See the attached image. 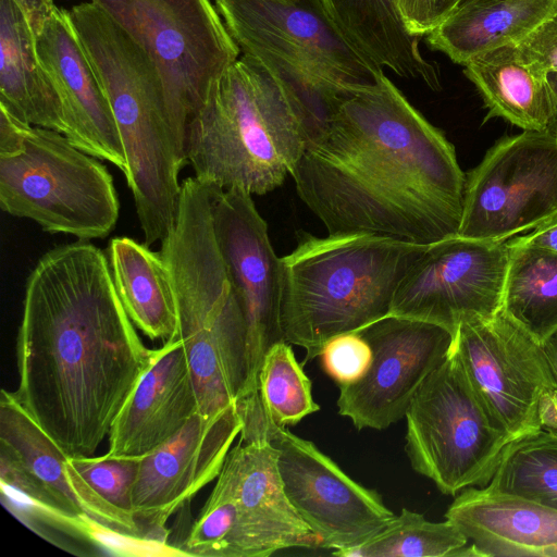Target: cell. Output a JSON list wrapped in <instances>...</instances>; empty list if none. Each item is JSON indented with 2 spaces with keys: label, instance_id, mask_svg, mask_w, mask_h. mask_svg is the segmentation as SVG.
Instances as JSON below:
<instances>
[{
  "label": "cell",
  "instance_id": "cell-16",
  "mask_svg": "<svg viewBox=\"0 0 557 557\" xmlns=\"http://www.w3.org/2000/svg\"><path fill=\"white\" fill-rule=\"evenodd\" d=\"M359 333L372 349L369 370L339 387L338 413L357 430H384L405 418L417 391L449 354L455 337L445 327L386 315Z\"/></svg>",
  "mask_w": 557,
  "mask_h": 557
},
{
  "label": "cell",
  "instance_id": "cell-36",
  "mask_svg": "<svg viewBox=\"0 0 557 557\" xmlns=\"http://www.w3.org/2000/svg\"><path fill=\"white\" fill-rule=\"evenodd\" d=\"M517 45L541 71L557 72V12Z\"/></svg>",
  "mask_w": 557,
  "mask_h": 557
},
{
  "label": "cell",
  "instance_id": "cell-8",
  "mask_svg": "<svg viewBox=\"0 0 557 557\" xmlns=\"http://www.w3.org/2000/svg\"><path fill=\"white\" fill-rule=\"evenodd\" d=\"M143 46L166 87L176 148L185 161L188 120L203 106L240 49L213 0H89Z\"/></svg>",
  "mask_w": 557,
  "mask_h": 557
},
{
  "label": "cell",
  "instance_id": "cell-23",
  "mask_svg": "<svg viewBox=\"0 0 557 557\" xmlns=\"http://www.w3.org/2000/svg\"><path fill=\"white\" fill-rule=\"evenodd\" d=\"M0 108L29 125L67 133L62 103L37 57L35 36L13 0H0Z\"/></svg>",
  "mask_w": 557,
  "mask_h": 557
},
{
  "label": "cell",
  "instance_id": "cell-5",
  "mask_svg": "<svg viewBox=\"0 0 557 557\" xmlns=\"http://www.w3.org/2000/svg\"><path fill=\"white\" fill-rule=\"evenodd\" d=\"M213 186L189 176L181 184L175 223L159 250L175 293L178 326L194 380L198 412L237 405L247 375L244 313L213 230Z\"/></svg>",
  "mask_w": 557,
  "mask_h": 557
},
{
  "label": "cell",
  "instance_id": "cell-9",
  "mask_svg": "<svg viewBox=\"0 0 557 557\" xmlns=\"http://www.w3.org/2000/svg\"><path fill=\"white\" fill-rule=\"evenodd\" d=\"M405 418L411 468L446 495L487 486L511 442L490 416L454 345L423 381Z\"/></svg>",
  "mask_w": 557,
  "mask_h": 557
},
{
  "label": "cell",
  "instance_id": "cell-21",
  "mask_svg": "<svg viewBox=\"0 0 557 557\" xmlns=\"http://www.w3.org/2000/svg\"><path fill=\"white\" fill-rule=\"evenodd\" d=\"M0 451L11 457L65 511L145 535L135 516L121 511L96 493L76 471L72 458L30 417L13 392L5 389L0 397Z\"/></svg>",
  "mask_w": 557,
  "mask_h": 557
},
{
  "label": "cell",
  "instance_id": "cell-28",
  "mask_svg": "<svg viewBox=\"0 0 557 557\" xmlns=\"http://www.w3.org/2000/svg\"><path fill=\"white\" fill-rule=\"evenodd\" d=\"M502 311L537 342L557 330V252L507 240Z\"/></svg>",
  "mask_w": 557,
  "mask_h": 557
},
{
  "label": "cell",
  "instance_id": "cell-4",
  "mask_svg": "<svg viewBox=\"0 0 557 557\" xmlns=\"http://www.w3.org/2000/svg\"><path fill=\"white\" fill-rule=\"evenodd\" d=\"M70 11L73 26L110 103L124 148L126 183L148 246L173 227L178 174L166 87L152 55L92 2Z\"/></svg>",
  "mask_w": 557,
  "mask_h": 557
},
{
  "label": "cell",
  "instance_id": "cell-7",
  "mask_svg": "<svg viewBox=\"0 0 557 557\" xmlns=\"http://www.w3.org/2000/svg\"><path fill=\"white\" fill-rule=\"evenodd\" d=\"M99 160L65 135L30 125L22 147L0 156V207L50 234L104 238L115 227L120 200Z\"/></svg>",
  "mask_w": 557,
  "mask_h": 557
},
{
  "label": "cell",
  "instance_id": "cell-24",
  "mask_svg": "<svg viewBox=\"0 0 557 557\" xmlns=\"http://www.w3.org/2000/svg\"><path fill=\"white\" fill-rule=\"evenodd\" d=\"M556 12L557 0H463L426 35V42L465 65L475 55L520 42Z\"/></svg>",
  "mask_w": 557,
  "mask_h": 557
},
{
  "label": "cell",
  "instance_id": "cell-29",
  "mask_svg": "<svg viewBox=\"0 0 557 557\" xmlns=\"http://www.w3.org/2000/svg\"><path fill=\"white\" fill-rule=\"evenodd\" d=\"M332 554L339 557H479L454 523L446 519L433 522L407 508L363 543Z\"/></svg>",
  "mask_w": 557,
  "mask_h": 557
},
{
  "label": "cell",
  "instance_id": "cell-27",
  "mask_svg": "<svg viewBox=\"0 0 557 557\" xmlns=\"http://www.w3.org/2000/svg\"><path fill=\"white\" fill-rule=\"evenodd\" d=\"M347 39L369 60L408 79H421L441 89L437 67L419 49V37L408 33L394 0H323Z\"/></svg>",
  "mask_w": 557,
  "mask_h": 557
},
{
  "label": "cell",
  "instance_id": "cell-31",
  "mask_svg": "<svg viewBox=\"0 0 557 557\" xmlns=\"http://www.w3.org/2000/svg\"><path fill=\"white\" fill-rule=\"evenodd\" d=\"M258 395L265 416L280 426L297 424L320 410L311 381L285 341L267 350L258 375Z\"/></svg>",
  "mask_w": 557,
  "mask_h": 557
},
{
  "label": "cell",
  "instance_id": "cell-6",
  "mask_svg": "<svg viewBox=\"0 0 557 557\" xmlns=\"http://www.w3.org/2000/svg\"><path fill=\"white\" fill-rule=\"evenodd\" d=\"M281 258L283 339L319 357L332 337L389 314L401 281L429 245L372 234H305Z\"/></svg>",
  "mask_w": 557,
  "mask_h": 557
},
{
  "label": "cell",
  "instance_id": "cell-33",
  "mask_svg": "<svg viewBox=\"0 0 557 557\" xmlns=\"http://www.w3.org/2000/svg\"><path fill=\"white\" fill-rule=\"evenodd\" d=\"M73 532L117 556L188 557L183 549L166 541L123 532L84 513L75 517Z\"/></svg>",
  "mask_w": 557,
  "mask_h": 557
},
{
  "label": "cell",
  "instance_id": "cell-3",
  "mask_svg": "<svg viewBox=\"0 0 557 557\" xmlns=\"http://www.w3.org/2000/svg\"><path fill=\"white\" fill-rule=\"evenodd\" d=\"M335 101L297 67L243 54L188 120L187 163L201 182L264 195L292 174Z\"/></svg>",
  "mask_w": 557,
  "mask_h": 557
},
{
  "label": "cell",
  "instance_id": "cell-19",
  "mask_svg": "<svg viewBox=\"0 0 557 557\" xmlns=\"http://www.w3.org/2000/svg\"><path fill=\"white\" fill-rule=\"evenodd\" d=\"M36 52L62 103L66 137L83 151L115 165L127 161L119 129L94 69L73 26L70 11L54 7L35 36Z\"/></svg>",
  "mask_w": 557,
  "mask_h": 557
},
{
  "label": "cell",
  "instance_id": "cell-15",
  "mask_svg": "<svg viewBox=\"0 0 557 557\" xmlns=\"http://www.w3.org/2000/svg\"><path fill=\"white\" fill-rule=\"evenodd\" d=\"M211 213L215 239L246 323L247 375L243 400L258 394L263 357L273 344L284 341L282 261L271 245L267 222L251 194L214 186Z\"/></svg>",
  "mask_w": 557,
  "mask_h": 557
},
{
  "label": "cell",
  "instance_id": "cell-35",
  "mask_svg": "<svg viewBox=\"0 0 557 557\" xmlns=\"http://www.w3.org/2000/svg\"><path fill=\"white\" fill-rule=\"evenodd\" d=\"M463 0H394L397 13L412 36H426Z\"/></svg>",
  "mask_w": 557,
  "mask_h": 557
},
{
  "label": "cell",
  "instance_id": "cell-22",
  "mask_svg": "<svg viewBox=\"0 0 557 557\" xmlns=\"http://www.w3.org/2000/svg\"><path fill=\"white\" fill-rule=\"evenodd\" d=\"M444 517L479 557H557V509L528 498L470 486Z\"/></svg>",
  "mask_w": 557,
  "mask_h": 557
},
{
  "label": "cell",
  "instance_id": "cell-25",
  "mask_svg": "<svg viewBox=\"0 0 557 557\" xmlns=\"http://www.w3.org/2000/svg\"><path fill=\"white\" fill-rule=\"evenodd\" d=\"M463 66L487 108L484 122L502 117L523 131H546L552 115L547 74L517 44L475 55Z\"/></svg>",
  "mask_w": 557,
  "mask_h": 557
},
{
  "label": "cell",
  "instance_id": "cell-10",
  "mask_svg": "<svg viewBox=\"0 0 557 557\" xmlns=\"http://www.w3.org/2000/svg\"><path fill=\"white\" fill-rule=\"evenodd\" d=\"M244 54L271 58L329 85L362 91L383 69L344 35L323 0H213Z\"/></svg>",
  "mask_w": 557,
  "mask_h": 557
},
{
  "label": "cell",
  "instance_id": "cell-40",
  "mask_svg": "<svg viewBox=\"0 0 557 557\" xmlns=\"http://www.w3.org/2000/svg\"><path fill=\"white\" fill-rule=\"evenodd\" d=\"M547 82L552 95V115L549 117L546 131L557 137V72L548 73Z\"/></svg>",
  "mask_w": 557,
  "mask_h": 557
},
{
  "label": "cell",
  "instance_id": "cell-14",
  "mask_svg": "<svg viewBox=\"0 0 557 557\" xmlns=\"http://www.w3.org/2000/svg\"><path fill=\"white\" fill-rule=\"evenodd\" d=\"M508 257L507 240L457 235L431 244L398 286L389 315L434 323L455 337L462 322L502 311Z\"/></svg>",
  "mask_w": 557,
  "mask_h": 557
},
{
  "label": "cell",
  "instance_id": "cell-1",
  "mask_svg": "<svg viewBox=\"0 0 557 557\" xmlns=\"http://www.w3.org/2000/svg\"><path fill=\"white\" fill-rule=\"evenodd\" d=\"M156 354L100 248L78 239L41 256L26 281L13 394L69 457L94 456Z\"/></svg>",
  "mask_w": 557,
  "mask_h": 557
},
{
  "label": "cell",
  "instance_id": "cell-11",
  "mask_svg": "<svg viewBox=\"0 0 557 557\" xmlns=\"http://www.w3.org/2000/svg\"><path fill=\"white\" fill-rule=\"evenodd\" d=\"M239 411L244 425L259 429L275 448L284 491L318 547L359 545L395 518L376 491L352 480L311 441L271 421L259 395L242 401Z\"/></svg>",
  "mask_w": 557,
  "mask_h": 557
},
{
  "label": "cell",
  "instance_id": "cell-34",
  "mask_svg": "<svg viewBox=\"0 0 557 557\" xmlns=\"http://www.w3.org/2000/svg\"><path fill=\"white\" fill-rule=\"evenodd\" d=\"M319 357L324 372L341 387L364 376L372 362V349L359 332H349L329 339Z\"/></svg>",
  "mask_w": 557,
  "mask_h": 557
},
{
  "label": "cell",
  "instance_id": "cell-13",
  "mask_svg": "<svg viewBox=\"0 0 557 557\" xmlns=\"http://www.w3.org/2000/svg\"><path fill=\"white\" fill-rule=\"evenodd\" d=\"M454 347L490 416L510 441L543 429L542 409L556 384L540 342L500 311L462 322Z\"/></svg>",
  "mask_w": 557,
  "mask_h": 557
},
{
  "label": "cell",
  "instance_id": "cell-2",
  "mask_svg": "<svg viewBox=\"0 0 557 557\" xmlns=\"http://www.w3.org/2000/svg\"><path fill=\"white\" fill-rule=\"evenodd\" d=\"M290 175L329 234L419 245L458 235L466 175L455 148L385 75L338 104Z\"/></svg>",
  "mask_w": 557,
  "mask_h": 557
},
{
  "label": "cell",
  "instance_id": "cell-30",
  "mask_svg": "<svg viewBox=\"0 0 557 557\" xmlns=\"http://www.w3.org/2000/svg\"><path fill=\"white\" fill-rule=\"evenodd\" d=\"M487 486L557 509V432L541 429L509 442Z\"/></svg>",
  "mask_w": 557,
  "mask_h": 557
},
{
  "label": "cell",
  "instance_id": "cell-39",
  "mask_svg": "<svg viewBox=\"0 0 557 557\" xmlns=\"http://www.w3.org/2000/svg\"><path fill=\"white\" fill-rule=\"evenodd\" d=\"M516 238L521 243L557 252V216L535 227L532 233Z\"/></svg>",
  "mask_w": 557,
  "mask_h": 557
},
{
  "label": "cell",
  "instance_id": "cell-20",
  "mask_svg": "<svg viewBox=\"0 0 557 557\" xmlns=\"http://www.w3.org/2000/svg\"><path fill=\"white\" fill-rule=\"evenodd\" d=\"M198 412V399L183 343L164 342L117 413L108 458L140 459L171 437Z\"/></svg>",
  "mask_w": 557,
  "mask_h": 557
},
{
  "label": "cell",
  "instance_id": "cell-38",
  "mask_svg": "<svg viewBox=\"0 0 557 557\" xmlns=\"http://www.w3.org/2000/svg\"><path fill=\"white\" fill-rule=\"evenodd\" d=\"M25 15L34 36L44 28L54 9V0H13Z\"/></svg>",
  "mask_w": 557,
  "mask_h": 557
},
{
  "label": "cell",
  "instance_id": "cell-32",
  "mask_svg": "<svg viewBox=\"0 0 557 557\" xmlns=\"http://www.w3.org/2000/svg\"><path fill=\"white\" fill-rule=\"evenodd\" d=\"M72 463L104 500L121 511L134 516L132 492L139 459L108 458L103 455L72 458Z\"/></svg>",
  "mask_w": 557,
  "mask_h": 557
},
{
  "label": "cell",
  "instance_id": "cell-18",
  "mask_svg": "<svg viewBox=\"0 0 557 557\" xmlns=\"http://www.w3.org/2000/svg\"><path fill=\"white\" fill-rule=\"evenodd\" d=\"M239 436L223 465L237 499V557L318 547L315 535L284 491L275 448L255 426L244 425Z\"/></svg>",
  "mask_w": 557,
  "mask_h": 557
},
{
  "label": "cell",
  "instance_id": "cell-12",
  "mask_svg": "<svg viewBox=\"0 0 557 557\" xmlns=\"http://www.w3.org/2000/svg\"><path fill=\"white\" fill-rule=\"evenodd\" d=\"M557 216V137L523 131L498 140L466 176L458 236L506 242Z\"/></svg>",
  "mask_w": 557,
  "mask_h": 557
},
{
  "label": "cell",
  "instance_id": "cell-37",
  "mask_svg": "<svg viewBox=\"0 0 557 557\" xmlns=\"http://www.w3.org/2000/svg\"><path fill=\"white\" fill-rule=\"evenodd\" d=\"M541 344L556 384L554 393L544 403L542 409V423L543 429L557 432V330H555Z\"/></svg>",
  "mask_w": 557,
  "mask_h": 557
},
{
  "label": "cell",
  "instance_id": "cell-17",
  "mask_svg": "<svg viewBox=\"0 0 557 557\" xmlns=\"http://www.w3.org/2000/svg\"><path fill=\"white\" fill-rule=\"evenodd\" d=\"M243 426L238 404L213 416L197 412L173 437L139 459L132 507L147 536L166 541L168 520L218 478Z\"/></svg>",
  "mask_w": 557,
  "mask_h": 557
},
{
  "label": "cell",
  "instance_id": "cell-26",
  "mask_svg": "<svg viewBox=\"0 0 557 557\" xmlns=\"http://www.w3.org/2000/svg\"><path fill=\"white\" fill-rule=\"evenodd\" d=\"M107 257L115 289L133 324L152 341L177 333L175 293L160 251L127 236H115Z\"/></svg>",
  "mask_w": 557,
  "mask_h": 557
}]
</instances>
